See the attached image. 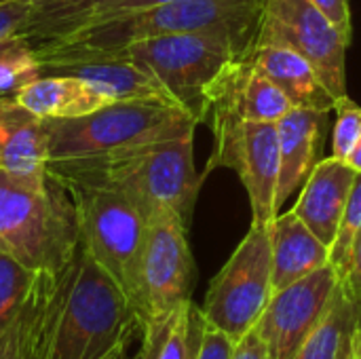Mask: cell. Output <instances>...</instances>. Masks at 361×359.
<instances>
[{
	"instance_id": "1",
	"label": "cell",
	"mask_w": 361,
	"mask_h": 359,
	"mask_svg": "<svg viewBox=\"0 0 361 359\" xmlns=\"http://www.w3.org/2000/svg\"><path fill=\"white\" fill-rule=\"evenodd\" d=\"M47 171L59 182H87L116 188L146 216L176 214L190 226L205 174L195 167V131L135 146L123 152L49 161Z\"/></svg>"
},
{
	"instance_id": "2",
	"label": "cell",
	"mask_w": 361,
	"mask_h": 359,
	"mask_svg": "<svg viewBox=\"0 0 361 359\" xmlns=\"http://www.w3.org/2000/svg\"><path fill=\"white\" fill-rule=\"evenodd\" d=\"M264 6L267 0H171L34 44V51L47 72L72 59L116 53L133 42L180 32L228 30L258 42Z\"/></svg>"
},
{
	"instance_id": "3",
	"label": "cell",
	"mask_w": 361,
	"mask_h": 359,
	"mask_svg": "<svg viewBox=\"0 0 361 359\" xmlns=\"http://www.w3.org/2000/svg\"><path fill=\"white\" fill-rule=\"evenodd\" d=\"M142 332L129 296L80 243L63 271L61 300L42 359H112Z\"/></svg>"
},
{
	"instance_id": "4",
	"label": "cell",
	"mask_w": 361,
	"mask_h": 359,
	"mask_svg": "<svg viewBox=\"0 0 361 359\" xmlns=\"http://www.w3.org/2000/svg\"><path fill=\"white\" fill-rule=\"evenodd\" d=\"M80 245L70 190L49 171L13 176L0 167V252L38 273H61Z\"/></svg>"
},
{
	"instance_id": "5",
	"label": "cell",
	"mask_w": 361,
	"mask_h": 359,
	"mask_svg": "<svg viewBox=\"0 0 361 359\" xmlns=\"http://www.w3.org/2000/svg\"><path fill=\"white\" fill-rule=\"evenodd\" d=\"M256 42L228 30L165 34L116 53L148 68L169 97L197 123L207 121L209 93L228 63L254 53Z\"/></svg>"
},
{
	"instance_id": "6",
	"label": "cell",
	"mask_w": 361,
	"mask_h": 359,
	"mask_svg": "<svg viewBox=\"0 0 361 359\" xmlns=\"http://www.w3.org/2000/svg\"><path fill=\"white\" fill-rule=\"evenodd\" d=\"M197 125L184 108L167 99L114 102L87 116L49 121V161L106 157L190 133Z\"/></svg>"
},
{
	"instance_id": "7",
	"label": "cell",
	"mask_w": 361,
	"mask_h": 359,
	"mask_svg": "<svg viewBox=\"0 0 361 359\" xmlns=\"http://www.w3.org/2000/svg\"><path fill=\"white\" fill-rule=\"evenodd\" d=\"M61 184L70 190L76 205L80 243L133 305L148 233L146 216L116 188L87 182Z\"/></svg>"
},
{
	"instance_id": "8",
	"label": "cell",
	"mask_w": 361,
	"mask_h": 359,
	"mask_svg": "<svg viewBox=\"0 0 361 359\" xmlns=\"http://www.w3.org/2000/svg\"><path fill=\"white\" fill-rule=\"evenodd\" d=\"M273 292L269 226L252 224L233 256L212 279L201 311L209 326L239 343L256 328Z\"/></svg>"
},
{
	"instance_id": "9",
	"label": "cell",
	"mask_w": 361,
	"mask_h": 359,
	"mask_svg": "<svg viewBox=\"0 0 361 359\" xmlns=\"http://www.w3.org/2000/svg\"><path fill=\"white\" fill-rule=\"evenodd\" d=\"M192 290L195 258L188 245V224L176 214L150 218L133 300L142 330L192 300Z\"/></svg>"
},
{
	"instance_id": "10",
	"label": "cell",
	"mask_w": 361,
	"mask_h": 359,
	"mask_svg": "<svg viewBox=\"0 0 361 359\" xmlns=\"http://www.w3.org/2000/svg\"><path fill=\"white\" fill-rule=\"evenodd\" d=\"M258 40L281 42L300 53L336 102L347 95L349 38L309 0H267Z\"/></svg>"
},
{
	"instance_id": "11",
	"label": "cell",
	"mask_w": 361,
	"mask_h": 359,
	"mask_svg": "<svg viewBox=\"0 0 361 359\" xmlns=\"http://www.w3.org/2000/svg\"><path fill=\"white\" fill-rule=\"evenodd\" d=\"M216 167L233 169L250 197L252 224L271 226L279 214V135L277 123L243 121L214 135V152L205 165V176Z\"/></svg>"
},
{
	"instance_id": "12",
	"label": "cell",
	"mask_w": 361,
	"mask_h": 359,
	"mask_svg": "<svg viewBox=\"0 0 361 359\" xmlns=\"http://www.w3.org/2000/svg\"><path fill=\"white\" fill-rule=\"evenodd\" d=\"M341 284L332 264L273 292L254 332L264 345L267 359H296Z\"/></svg>"
},
{
	"instance_id": "13",
	"label": "cell",
	"mask_w": 361,
	"mask_h": 359,
	"mask_svg": "<svg viewBox=\"0 0 361 359\" xmlns=\"http://www.w3.org/2000/svg\"><path fill=\"white\" fill-rule=\"evenodd\" d=\"M292 108L283 91L260 70L254 57H241L226 66L209 93L207 125L220 133L243 121L277 123Z\"/></svg>"
},
{
	"instance_id": "14",
	"label": "cell",
	"mask_w": 361,
	"mask_h": 359,
	"mask_svg": "<svg viewBox=\"0 0 361 359\" xmlns=\"http://www.w3.org/2000/svg\"><path fill=\"white\" fill-rule=\"evenodd\" d=\"M328 114L309 108H290L277 121L279 135V184L275 205L281 212L286 201L298 193L315 165L322 161Z\"/></svg>"
},
{
	"instance_id": "15",
	"label": "cell",
	"mask_w": 361,
	"mask_h": 359,
	"mask_svg": "<svg viewBox=\"0 0 361 359\" xmlns=\"http://www.w3.org/2000/svg\"><path fill=\"white\" fill-rule=\"evenodd\" d=\"M44 74L78 76L85 83H89L108 104L131 102V99L173 102L148 68L121 53H102V55L72 59L49 68Z\"/></svg>"
},
{
	"instance_id": "16",
	"label": "cell",
	"mask_w": 361,
	"mask_h": 359,
	"mask_svg": "<svg viewBox=\"0 0 361 359\" xmlns=\"http://www.w3.org/2000/svg\"><path fill=\"white\" fill-rule=\"evenodd\" d=\"M355 169L336 157L322 159L307 178L292 212L328 245L332 248L338 224L351 195Z\"/></svg>"
},
{
	"instance_id": "17",
	"label": "cell",
	"mask_w": 361,
	"mask_h": 359,
	"mask_svg": "<svg viewBox=\"0 0 361 359\" xmlns=\"http://www.w3.org/2000/svg\"><path fill=\"white\" fill-rule=\"evenodd\" d=\"M49 121L15 97H0V167L13 176L47 174Z\"/></svg>"
},
{
	"instance_id": "18",
	"label": "cell",
	"mask_w": 361,
	"mask_h": 359,
	"mask_svg": "<svg viewBox=\"0 0 361 359\" xmlns=\"http://www.w3.org/2000/svg\"><path fill=\"white\" fill-rule=\"evenodd\" d=\"M252 57L260 70L283 91L292 108H309L322 112L336 110L338 102L334 95L326 89L315 68L294 49L281 42L258 40Z\"/></svg>"
},
{
	"instance_id": "19",
	"label": "cell",
	"mask_w": 361,
	"mask_h": 359,
	"mask_svg": "<svg viewBox=\"0 0 361 359\" xmlns=\"http://www.w3.org/2000/svg\"><path fill=\"white\" fill-rule=\"evenodd\" d=\"M273 290L286 288L330 264V248L290 209L269 226Z\"/></svg>"
},
{
	"instance_id": "20",
	"label": "cell",
	"mask_w": 361,
	"mask_h": 359,
	"mask_svg": "<svg viewBox=\"0 0 361 359\" xmlns=\"http://www.w3.org/2000/svg\"><path fill=\"white\" fill-rule=\"evenodd\" d=\"M61 281L63 271L44 275L25 309L0 334V359H42L61 300Z\"/></svg>"
},
{
	"instance_id": "21",
	"label": "cell",
	"mask_w": 361,
	"mask_h": 359,
	"mask_svg": "<svg viewBox=\"0 0 361 359\" xmlns=\"http://www.w3.org/2000/svg\"><path fill=\"white\" fill-rule=\"evenodd\" d=\"M15 99L47 121L87 116L108 104L89 83L72 74H42L27 83Z\"/></svg>"
},
{
	"instance_id": "22",
	"label": "cell",
	"mask_w": 361,
	"mask_h": 359,
	"mask_svg": "<svg viewBox=\"0 0 361 359\" xmlns=\"http://www.w3.org/2000/svg\"><path fill=\"white\" fill-rule=\"evenodd\" d=\"M360 336L361 309L341 281L326 315L296 359H357Z\"/></svg>"
},
{
	"instance_id": "23",
	"label": "cell",
	"mask_w": 361,
	"mask_h": 359,
	"mask_svg": "<svg viewBox=\"0 0 361 359\" xmlns=\"http://www.w3.org/2000/svg\"><path fill=\"white\" fill-rule=\"evenodd\" d=\"M106 0H30V13L19 36L32 44L51 42L78 30L82 19Z\"/></svg>"
},
{
	"instance_id": "24",
	"label": "cell",
	"mask_w": 361,
	"mask_h": 359,
	"mask_svg": "<svg viewBox=\"0 0 361 359\" xmlns=\"http://www.w3.org/2000/svg\"><path fill=\"white\" fill-rule=\"evenodd\" d=\"M154 334L152 359H197L205 317L199 305L192 300L178 307L169 317L148 324Z\"/></svg>"
},
{
	"instance_id": "25",
	"label": "cell",
	"mask_w": 361,
	"mask_h": 359,
	"mask_svg": "<svg viewBox=\"0 0 361 359\" xmlns=\"http://www.w3.org/2000/svg\"><path fill=\"white\" fill-rule=\"evenodd\" d=\"M44 275L0 252V334L19 317Z\"/></svg>"
},
{
	"instance_id": "26",
	"label": "cell",
	"mask_w": 361,
	"mask_h": 359,
	"mask_svg": "<svg viewBox=\"0 0 361 359\" xmlns=\"http://www.w3.org/2000/svg\"><path fill=\"white\" fill-rule=\"evenodd\" d=\"M44 74L34 44L15 36L8 49L0 55V97H15L27 83Z\"/></svg>"
},
{
	"instance_id": "27",
	"label": "cell",
	"mask_w": 361,
	"mask_h": 359,
	"mask_svg": "<svg viewBox=\"0 0 361 359\" xmlns=\"http://www.w3.org/2000/svg\"><path fill=\"white\" fill-rule=\"evenodd\" d=\"M361 233V174H355L353 186H351V195L347 199L341 224H338V233L336 239L330 248V264L338 271V275L343 277L347 262H349V254L351 248Z\"/></svg>"
},
{
	"instance_id": "28",
	"label": "cell",
	"mask_w": 361,
	"mask_h": 359,
	"mask_svg": "<svg viewBox=\"0 0 361 359\" xmlns=\"http://www.w3.org/2000/svg\"><path fill=\"white\" fill-rule=\"evenodd\" d=\"M361 138V108L349 97L336 106V123L332 131V157L347 161Z\"/></svg>"
},
{
	"instance_id": "29",
	"label": "cell",
	"mask_w": 361,
	"mask_h": 359,
	"mask_svg": "<svg viewBox=\"0 0 361 359\" xmlns=\"http://www.w3.org/2000/svg\"><path fill=\"white\" fill-rule=\"evenodd\" d=\"M165 2H171V0H106V2H102V4H97V6L82 19V23L78 25V30H82V28H87V25H93V23H102V21L121 17V15H127V13L152 8V6H159V4H165ZM74 32H76V30H74Z\"/></svg>"
},
{
	"instance_id": "30",
	"label": "cell",
	"mask_w": 361,
	"mask_h": 359,
	"mask_svg": "<svg viewBox=\"0 0 361 359\" xmlns=\"http://www.w3.org/2000/svg\"><path fill=\"white\" fill-rule=\"evenodd\" d=\"M30 13V0H6L0 2V42L19 36Z\"/></svg>"
},
{
	"instance_id": "31",
	"label": "cell",
	"mask_w": 361,
	"mask_h": 359,
	"mask_svg": "<svg viewBox=\"0 0 361 359\" xmlns=\"http://www.w3.org/2000/svg\"><path fill=\"white\" fill-rule=\"evenodd\" d=\"M235 345L237 343H233L224 332L216 330L214 326H209L205 322V330H203V339H201L197 359H233Z\"/></svg>"
},
{
	"instance_id": "32",
	"label": "cell",
	"mask_w": 361,
	"mask_h": 359,
	"mask_svg": "<svg viewBox=\"0 0 361 359\" xmlns=\"http://www.w3.org/2000/svg\"><path fill=\"white\" fill-rule=\"evenodd\" d=\"M317 11H322L349 40L353 34V25H351V8H349V0H309Z\"/></svg>"
},
{
	"instance_id": "33",
	"label": "cell",
	"mask_w": 361,
	"mask_h": 359,
	"mask_svg": "<svg viewBox=\"0 0 361 359\" xmlns=\"http://www.w3.org/2000/svg\"><path fill=\"white\" fill-rule=\"evenodd\" d=\"M341 281L347 288V292L351 294V298L355 300V305L361 309V233L351 248L349 262H347V269H345Z\"/></svg>"
},
{
	"instance_id": "34",
	"label": "cell",
	"mask_w": 361,
	"mask_h": 359,
	"mask_svg": "<svg viewBox=\"0 0 361 359\" xmlns=\"http://www.w3.org/2000/svg\"><path fill=\"white\" fill-rule=\"evenodd\" d=\"M233 359H267L264 345H262V341L258 339V334L254 330L235 345Z\"/></svg>"
},
{
	"instance_id": "35",
	"label": "cell",
	"mask_w": 361,
	"mask_h": 359,
	"mask_svg": "<svg viewBox=\"0 0 361 359\" xmlns=\"http://www.w3.org/2000/svg\"><path fill=\"white\" fill-rule=\"evenodd\" d=\"M152 351H154V334H152V328H144L140 349L133 353V358L129 359H152Z\"/></svg>"
},
{
	"instance_id": "36",
	"label": "cell",
	"mask_w": 361,
	"mask_h": 359,
	"mask_svg": "<svg viewBox=\"0 0 361 359\" xmlns=\"http://www.w3.org/2000/svg\"><path fill=\"white\" fill-rule=\"evenodd\" d=\"M347 163H349L357 174H361V138L360 142H357V146L353 148V152L347 157Z\"/></svg>"
},
{
	"instance_id": "37",
	"label": "cell",
	"mask_w": 361,
	"mask_h": 359,
	"mask_svg": "<svg viewBox=\"0 0 361 359\" xmlns=\"http://www.w3.org/2000/svg\"><path fill=\"white\" fill-rule=\"evenodd\" d=\"M13 38H15V36H13ZM13 38H6V40H2V42H0V55L8 49V44L13 42Z\"/></svg>"
},
{
	"instance_id": "38",
	"label": "cell",
	"mask_w": 361,
	"mask_h": 359,
	"mask_svg": "<svg viewBox=\"0 0 361 359\" xmlns=\"http://www.w3.org/2000/svg\"><path fill=\"white\" fill-rule=\"evenodd\" d=\"M112 359H127V355L123 353V355H116V358H112Z\"/></svg>"
},
{
	"instance_id": "39",
	"label": "cell",
	"mask_w": 361,
	"mask_h": 359,
	"mask_svg": "<svg viewBox=\"0 0 361 359\" xmlns=\"http://www.w3.org/2000/svg\"><path fill=\"white\" fill-rule=\"evenodd\" d=\"M357 359H361V336H360V353H357Z\"/></svg>"
},
{
	"instance_id": "40",
	"label": "cell",
	"mask_w": 361,
	"mask_h": 359,
	"mask_svg": "<svg viewBox=\"0 0 361 359\" xmlns=\"http://www.w3.org/2000/svg\"><path fill=\"white\" fill-rule=\"evenodd\" d=\"M0 2H6V0H0Z\"/></svg>"
}]
</instances>
